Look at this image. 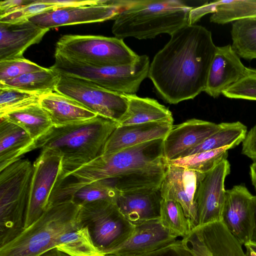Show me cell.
<instances>
[{
    "label": "cell",
    "mask_w": 256,
    "mask_h": 256,
    "mask_svg": "<svg viewBox=\"0 0 256 256\" xmlns=\"http://www.w3.org/2000/svg\"><path fill=\"white\" fill-rule=\"evenodd\" d=\"M54 62L50 68L68 76L88 80L107 90L124 94H136L148 77L150 61L148 56H139L125 65L98 66L88 65L54 52Z\"/></svg>",
    "instance_id": "6"
},
{
    "label": "cell",
    "mask_w": 256,
    "mask_h": 256,
    "mask_svg": "<svg viewBox=\"0 0 256 256\" xmlns=\"http://www.w3.org/2000/svg\"><path fill=\"white\" fill-rule=\"evenodd\" d=\"M250 176L252 184L254 186L256 192V162H253L250 166Z\"/></svg>",
    "instance_id": "44"
},
{
    "label": "cell",
    "mask_w": 256,
    "mask_h": 256,
    "mask_svg": "<svg viewBox=\"0 0 256 256\" xmlns=\"http://www.w3.org/2000/svg\"><path fill=\"white\" fill-rule=\"evenodd\" d=\"M70 256H104L92 244L86 228L78 227L62 234L56 247Z\"/></svg>",
    "instance_id": "31"
},
{
    "label": "cell",
    "mask_w": 256,
    "mask_h": 256,
    "mask_svg": "<svg viewBox=\"0 0 256 256\" xmlns=\"http://www.w3.org/2000/svg\"><path fill=\"white\" fill-rule=\"evenodd\" d=\"M0 172L21 159L34 140L21 127L0 118Z\"/></svg>",
    "instance_id": "24"
},
{
    "label": "cell",
    "mask_w": 256,
    "mask_h": 256,
    "mask_svg": "<svg viewBox=\"0 0 256 256\" xmlns=\"http://www.w3.org/2000/svg\"><path fill=\"white\" fill-rule=\"evenodd\" d=\"M242 153L256 162V124L247 132L242 142Z\"/></svg>",
    "instance_id": "40"
},
{
    "label": "cell",
    "mask_w": 256,
    "mask_h": 256,
    "mask_svg": "<svg viewBox=\"0 0 256 256\" xmlns=\"http://www.w3.org/2000/svg\"><path fill=\"white\" fill-rule=\"evenodd\" d=\"M253 206L254 212V227L250 242L256 244V194L253 196Z\"/></svg>",
    "instance_id": "45"
},
{
    "label": "cell",
    "mask_w": 256,
    "mask_h": 256,
    "mask_svg": "<svg viewBox=\"0 0 256 256\" xmlns=\"http://www.w3.org/2000/svg\"><path fill=\"white\" fill-rule=\"evenodd\" d=\"M43 68L30 60L22 58L0 61V82L26 74L43 70Z\"/></svg>",
    "instance_id": "38"
},
{
    "label": "cell",
    "mask_w": 256,
    "mask_h": 256,
    "mask_svg": "<svg viewBox=\"0 0 256 256\" xmlns=\"http://www.w3.org/2000/svg\"><path fill=\"white\" fill-rule=\"evenodd\" d=\"M216 48L211 32L202 26L188 24L173 33L149 68L160 97L175 104L204 92Z\"/></svg>",
    "instance_id": "1"
},
{
    "label": "cell",
    "mask_w": 256,
    "mask_h": 256,
    "mask_svg": "<svg viewBox=\"0 0 256 256\" xmlns=\"http://www.w3.org/2000/svg\"><path fill=\"white\" fill-rule=\"evenodd\" d=\"M59 80L58 74L50 68L24 74L0 82V86L44 94L55 92Z\"/></svg>",
    "instance_id": "28"
},
{
    "label": "cell",
    "mask_w": 256,
    "mask_h": 256,
    "mask_svg": "<svg viewBox=\"0 0 256 256\" xmlns=\"http://www.w3.org/2000/svg\"><path fill=\"white\" fill-rule=\"evenodd\" d=\"M39 104L55 127L86 121L98 116L77 102L56 92L42 95Z\"/></svg>",
    "instance_id": "23"
},
{
    "label": "cell",
    "mask_w": 256,
    "mask_h": 256,
    "mask_svg": "<svg viewBox=\"0 0 256 256\" xmlns=\"http://www.w3.org/2000/svg\"><path fill=\"white\" fill-rule=\"evenodd\" d=\"M182 240L194 256H248L222 221L196 226Z\"/></svg>",
    "instance_id": "13"
},
{
    "label": "cell",
    "mask_w": 256,
    "mask_h": 256,
    "mask_svg": "<svg viewBox=\"0 0 256 256\" xmlns=\"http://www.w3.org/2000/svg\"><path fill=\"white\" fill-rule=\"evenodd\" d=\"M58 8H62L50 3L48 0H34L30 4L0 15V22H13L27 20L38 14Z\"/></svg>",
    "instance_id": "36"
},
{
    "label": "cell",
    "mask_w": 256,
    "mask_h": 256,
    "mask_svg": "<svg viewBox=\"0 0 256 256\" xmlns=\"http://www.w3.org/2000/svg\"><path fill=\"white\" fill-rule=\"evenodd\" d=\"M160 220L164 226L178 236L184 238L192 229L191 221L186 216L182 206L174 200H162Z\"/></svg>",
    "instance_id": "32"
},
{
    "label": "cell",
    "mask_w": 256,
    "mask_h": 256,
    "mask_svg": "<svg viewBox=\"0 0 256 256\" xmlns=\"http://www.w3.org/2000/svg\"><path fill=\"white\" fill-rule=\"evenodd\" d=\"M172 120L118 126L112 133L101 154L122 150L157 139H164L173 126Z\"/></svg>",
    "instance_id": "21"
},
{
    "label": "cell",
    "mask_w": 256,
    "mask_h": 256,
    "mask_svg": "<svg viewBox=\"0 0 256 256\" xmlns=\"http://www.w3.org/2000/svg\"><path fill=\"white\" fill-rule=\"evenodd\" d=\"M55 52L98 66L128 64L139 56L122 39L94 35H64L56 42Z\"/></svg>",
    "instance_id": "9"
},
{
    "label": "cell",
    "mask_w": 256,
    "mask_h": 256,
    "mask_svg": "<svg viewBox=\"0 0 256 256\" xmlns=\"http://www.w3.org/2000/svg\"><path fill=\"white\" fill-rule=\"evenodd\" d=\"M246 248V252L248 256H256V254L251 250L249 248L245 247Z\"/></svg>",
    "instance_id": "47"
},
{
    "label": "cell",
    "mask_w": 256,
    "mask_h": 256,
    "mask_svg": "<svg viewBox=\"0 0 256 256\" xmlns=\"http://www.w3.org/2000/svg\"><path fill=\"white\" fill-rule=\"evenodd\" d=\"M194 6L180 0H134L114 20L112 31L124 40H147L162 34L171 36L190 24Z\"/></svg>",
    "instance_id": "3"
},
{
    "label": "cell",
    "mask_w": 256,
    "mask_h": 256,
    "mask_svg": "<svg viewBox=\"0 0 256 256\" xmlns=\"http://www.w3.org/2000/svg\"><path fill=\"white\" fill-rule=\"evenodd\" d=\"M231 36L232 48L240 58L256 59V18L234 22Z\"/></svg>",
    "instance_id": "29"
},
{
    "label": "cell",
    "mask_w": 256,
    "mask_h": 256,
    "mask_svg": "<svg viewBox=\"0 0 256 256\" xmlns=\"http://www.w3.org/2000/svg\"><path fill=\"white\" fill-rule=\"evenodd\" d=\"M34 0H5L0 2V16L19 7L32 3Z\"/></svg>",
    "instance_id": "42"
},
{
    "label": "cell",
    "mask_w": 256,
    "mask_h": 256,
    "mask_svg": "<svg viewBox=\"0 0 256 256\" xmlns=\"http://www.w3.org/2000/svg\"><path fill=\"white\" fill-rule=\"evenodd\" d=\"M77 222L86 228L96 248L102 254H111L132 234L135 226L120 210L116 202L98 200L80 206Z\"/></svg>",
    "instance_id": "8"
},
{
    "label": "cell",
    "mask_w": 256,
    "mask_h": 256,
    "mask_svg": "<svg viewBox=\"0 0 256 256\" xmlns=\"http://www.w3.org/2000/svg\"><path fill=\"white\" fill-rule=\"evenodd\" d=\"M205 174L168 162L160 186L162 199L172 200L182 206L192 229L198 226L196 196L200 182Z\"/></svg>",
    "instance_id": "15"
},
{
    "label": "cell",
    "mask_w": 256,
    "mask_h": 256,
    "mask_svg": "<svg viewBox=\"0 0 256 256\" xmlns=\"http://www.w3.org/2000/svg\"><path fill=\"white\" fill-rule=\"evenodd\" d=\"M39 256H70L56 248L50 249Z\"/></svg>",
    "instance_id": "43"
},
{
    "label": "cell",
    "mask_w": 256,
    "mask_h": 256,
    "mask_svg": "<svg viewBox=\"0 0 256 256\" xmlns=\"http://www.w3.org/2000/svg\"><path fill=\"white\" fill-rule=\"evenodd\" d=\"M140 256H194L182 240L174 242L155 251Z\"/></svg>",
    "instance_id": "39"
},
{
    "label": "cell",
    "mask_w": 256,
    "mask_h": 256,
    "mask_svg": "<svg viewBox=\"0 0 256 256\" xmlns=\"http://www.w3.org/2000/svg\"><path fill=\"white\" fill-rule=\"evenodd\" d=\"M245 247L249 248L251 250L256 254V244L250 242L244 245Z\"/></svg>",
    "instance_id": "46"
},
{
    "label": "cell",
    "mask_w": 256,
    "mask_h": 256,
    "mask_svg": "<svg viewBox=\"0 0 256 256\" xmlns=\"http://www.w3.org/2000/svg\"><path fill=\"white\" fill-rule=\"evenodd\" d=\"M222 94L230 98L256 101V68L246 67L244 77Z\"/></svg>",
    "instance_id": "37"
},
{
    "label": "cell",
    "mask_w": 256,
    "mask_h": 256,
    "mask_svg": "<svg viewBox=\"0 0 256 256\" xmlns=\"http://www.w3.org/2000/svg\"><path fill=\"white\" fill-rule=\"evenodd\" d=\"M162 200L160 187L150 188L120 192L116 204L125 218L136 226L160 218Z\"/></svg>",
    "instance_id": "22"
},
{
    "label": "cell",
    "mask_w": 256,
    "mask_h": 256,
    "mask_svg": "<svg viewBox=\"0 0 256 256\" xmlns=\"http://www.w3.org/2000/svg\"><path fill=\"white\" fill-rule=\"evenodd\" d=\"M210 22L224 24L232 22L256 18V0H216Z\"/></svg>",
    "instance_id": "30"
},
{
    "label": "cell",
    "mask_w": 256,
    "mask_h": 256,
    "mask_svg": "<svg viewBox=\"0 0 256 256\" xmlns=\"http://www.w3.org/2000/svg\"><path fill=\"white\" fill-rule=\"evenodd\" d=\"M49 30L29 20L0 22V61L24 58L26 50L39 43Z\"/></svg>",
    "instance_id": "20"
},
{
    "label": "cell",
    "mask_w": 256,
    "mask_h": 256,
    "mask_svg": "<svg viewBox=\"0 0 256 256\" xmlns=\"http://www.w3.org/2000/svg\"><path fill=\"white\" fill-rule=\"evenodd\" d=\"M220 124L192 118L172 126L164 139L163 154L166 161L182 158L220 128Z\"/></svg>",
    "instance_id": "17"
},
{
    "label": "cell",
    "mask_w": 256,
    "mask_h": 256,
    "mask_svg": "<svg viewBox=\"0 0 256 256\" xmlns=\"http://www.w3.org/2000/svg\"><path fill=\"white\" fill-rule=\"evenodd\" d=\"M62 158L58 152L44 149L33 163L24 229L39 218L46 210L60 174Z\"/></svg>",
    "instance_id": "11"
},
{
    "label": "cell",
    "mask_w": 256,
    "mask_h": 256,
    "mask_svg": "<svg viewBox=\"0 0 256 256\" xmlns=\"http://www.w3.org/2000/svg\"><path fill=\"white\" fill-rule=\"evenodd\" d=\"M118 126L117 122L98 115L70 125L52 126L34 142L29 152L41 148L60 154L61 171L56 184L70 172L100 155L108 139Z\"/></svg>",
    "instance_id": "2"
},
{
    "label": "cell",
    "mask_w": 256,
    "mask_h": 256,
    "mask_svg": "<svg viewBox=\"0 0 256 256\" xmlns=\"http://www.w3.org/2000/svg\"><path fill=\"white\" fill-rule=\"evenodd\" d=\"M132 0H101L96 4L68 7L46 12L29 19L42 28L114 20Z\"/></svg>",
    "instance_id": "12"
},
{
    "label": "cell",
    "mask_w": 256,
    "mask_h": 256,
    "mask_svg": "<svg viewBox=\"0 0 256 256\" xmlns=\"http://www.w3.org/2000/svg\"><path fill=\"white\" fill-rule=\"evenodd\" d=\"M120 192L112 187L106 179L88 183L72 193L70 200L79 206L98 200L116 202Z\"/></svg>",
    "instance_id": "34"
},
{
    "label": "cell",
    "mask_w": 256,
    "mask_h": 256,
    "mask_svg": "<svg viewBox=\"0 0 256 256\" xmlns=\"http://www.w3.org/2000/svg\"><path fill=\"white\" fill-rule=\"evenodd\" d=\"M80 208L71 201L47 208L36 222L0 247V256H39L55 248L60 236L78 227Z\"/></svg>",
    "instance_id": "5"
},
{
    "label": "cell",
    "mask_w": 256,
    "mask_h": 256,
    "mask_svg": "<svg viewBox=\"0 0 256 256\" xmlns=\"http://www.w3.org/2000/svg\"><path fill=\"white\" fill-rule=\"evenodd\" d=\"M246 67L231 44L216 46L204 92L216 98L244 76Z\"/></svg>",
    "instance_id": "18"
},
{
    "label": "cell",
    "mask_w": 256,
    "mask_h": 256,
    "mask_svg": "<svg viewBox=\"0 0 256 256\" xmlns=\"http://www.w3.org/2000/svg\"><path fill=\"white\" fill-rule=\"evenodd\" d=\"M253 196L244 184L226 190L222 221L244 246L250 242L254 227Z\"/></svg>",
    "instance_id": "16"
},
{
    "label": "cell",
    "mask_w": 256,
    "mask_h": 256,
    "mask_svg": "<svg viewBox=\"0 0 256 256\" xmlns=\"http://www.w3.org/2000/svg\"><path fill=\"white\" fill-rule=\"evenodd\" d=\"M33 164L20 159L0 172V247L24 229Z\"/></svg>",
    "instance_id": "7"
},
{
    "label": "cell",
    "mask_w": 256,
    "mask_h": 256,
    "mask_svg": "<svg viewBox=\"0 0 256 256\" xmlns=\"http://www.w3.org/2000/svg\"><path fill=\"white\" fill-rule=\"evenodd\" d=\"M177 237L162 224L160 219L149 220L135 226L130 238L111 254L140 256L174 242Z\"/></svg>",
    "instance_id": "19"
},
{
    "label": "cell",
    "mask_w": 256,
    "mask_h": 256,
    "mask_svg": "<svg viewBox=\"0 0 256 256\" xmlns=\"http://www.w3.org/2000/svg\"><path fill=\"white\" fill-rule=\"evenodd\" d=\"M164 139H157L117 152L100 154L70 172L58 186V195L69 200L80 187L92 182L110 178L166 162Z\"/></svg>",
    "instance_id": "4"
},
{
    "label": "cell",
    "mask_w": 256,
    "mask_h": 256,
    "mask_svg": "<svg viewBox=\"0 0 256 256\" xmlns=\"http://www.w3.org/2000/svg\"><path fill=\"white\" fill-rule=\"evenodd\" d=\"M228 148H221L196 153L174 160L168 164L206 174L220 162L227 159Z\"/></svg>",
    "instance_id": "33"
},
{
    "label": "cell",
    "mask_w": 256,
    "mask_h": 256,
    "mask_svg": "<svg viewBox=\"0 0 256 256\" xmlns=\"http://www.w3.org/2000/svg\"><path fill=\"white\" fill-rule=\"evenodd\" d=\"M216 0H215L194 6L190 12V24H194L204 15L214 13L216 10Z\"/></svg>",
    "instance_id": "41"
},
{
    "label": "cell",
    "mask_w": 256,
    "mask_h": 256,
    "mask_svg": "<svg viewBox=\"0 0 256 256\" xmlns=\"http://www.w3.org/2000/svg\"><path fill=\"white\" fill-rule=\"evenodd\" d=\"M230 171L229 162L224 160L200 182L196 196L197 226L222 221L226 193L224 182Z\"/></svg>",
    "instance_id": "14"
},
{
    "label": "cell",
    "mask_w": 256,
    "mask_h": 256,
    "mask_svg": "<svg viewBox=\"0 0 256 256\" xmlns=\"http://www.w3.org/2000/svg\"><path fill=\"white\" fill-rule=\"evenodd\" d=\"M0 118L22 128L34 141L44 134L53 126L48 114L40 104L7 113Z\"/></svg>",
    "instance_id": "27"
},
{
    "label": "cell",
    "mask_w": 256,
    "mask_h": 256,
    "mask_svg": "<svg viewBox=\"0 0 256 256\" xmlns=\"http://www.w3.org/2000/svg\"><path fill=\"white\" fill-rule=\"evenodd\" d=\"M104 256H114V255H113V254H106Z\"/></svg>",
    "instance_id": "48"
},
{
    "label": "cell",
    "mask_w": 256,
    "mask_h": 256,
    "mask_svg": "<svg viewBox=\"0 0 256 256\" xmlns=\"http://www.w3.org/2000/svg\"><path fill=\"white\" fill-rule=\"evenodd\" d=\"M41 96L13 88L0 86V116L39 104Z\"/></svg>",
    "instance_id": "35"
},
{
    "label": "cell",
    "mask_w": 256,
    "mask_h": 256,
    "mask_svg": "<svg viewBox=\"0 0 256 256\" xmlns=\"http://www.w3.org/2000/svg\"><path fill=\"white\" fill-rule=\"evenodd\" d=\"M218 130L182 158L196 153L221 148H234L242 142L248 132L246 126L240 122L220 123Z\"/></svg>",
    "instance_id": "26"
},
{
    "label": "cell",
    "mask_w": 256,
    "mask_h": 256,
    "mask_svg": "<svg viewBox=\"0 0 256 256\" xmlns=\"http://www.w3.org/2000/svg\"><path fill=\"white\" fill-rule=\"evenodd\" d=\"M58 73L59 80L56 92L118 124L128 108L125 94L107 90L84 79Z\"/></svg>",
    "instance_id": "10"
},
{
    "label": "cell",
    "mask_w": 256,
    "mask_h": 256,
    "mask_svg": "<svg viewBox=\"0 0 256 256\" xmlns=\"http://www.w3.org/2000/svg\"><path fill=\"white\" fill-rule=\"evenodd\" d=\"M125 94L128 100V108L118 122V126L162 120L174 121L171 112L156 100L139 97L136 94Z\"/></svg>",
    "instance_id": "25"
}]
</instances>
